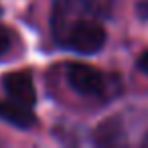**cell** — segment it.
<instances>
[{
    "instance_id": "cell-1",
    "label": "cell",
    "mask_w": 148,
    "mask_h": 148,
    "mask_svg": "<svg viewBox=\"0 0 148 148\" xmlns=\"http://www.w3.org/2000/svg\"><path fill=\"white\" fill-rule=\"evenodd\" d=\"M63 45L75 53L93 55L106 45V31L95 21H77L63 37Z\"/></svg>"
},
{
    "instance_id": "cell-2",
    "label": "cell",
    "mask_w": 148,
    "mask_h": 148,
    "mask_svg": "<svg viewBox=\"0 0 148 148\" xmlns=\"http://www.w3.org/2000/svg\"><path fill=\"white\" fill-rule=\"evenodd\" d=\"M67 83L79 95H99L106 89V77L99 69L87 63H71L67 67Z\"/></svg>"
},
{
    "instance_id": "cell-3",
    "label": "cell",
    "mask_w": 148,
    "mask_h": 148,
    "mask_svg": "<svg viewBox=\"0 0 148 148\" xmlns=\"http://www.w3.org/2000/svg\"><path fill=\"white\" fill-rule=\"evenodd\" d=\"M2 87L6 91V95L14 101L27 103V106H35L37 101V91H35V83H33V75L29 71H12L6 73L2 77Z\"/></svg>"
},
{
    "instance_id": "cell-4",
    "label": "cell",
    "mask_w": 148,
    "mask_h": 148,
    "mask_svg": "<svg viewBox=\"0 0 148 148\" xmlns=\"http://www.w3.org/2000/svg\"><path fill=\"white\" fill-rule=\"evenodd\" d=\"M0 120H4L16 128H23V130H29L37 124V118L31 112V106L14 101L10 97L8 101H0Z\"/></svg>"
},
{
    "instance_id": "cell-5",
    "label": "cell",
    "mask_w": 148,
    "mask_h": 148,
    "mask_svg": "<svg viewBox=\"0 0 148 148\" xmlns=\"http://www.w3.org/2000/svg\"><path fill=\"white\" fill-rule=\"evenodd\" d=\"M95 142L101 146H114V144H124V130L120 126V120H106L97 130H95Z\"/></svg>"
},
{
    "instance_id": "cell-6",
    "label": "cell",
    "mask_w": 148,
    "mask_h": 148,
    "mask_svg": "<svg viewBox=\"0 0 148 148\" xmlns=\"http://www.w3.org/2000/svg\"><path fill=\"white\" fill-rule=\"evenodd\" d=\"M10 43H12V33H10V29H6V27L0 25V57H2V55L10 49Z\"/></svg>"
},
{
    "instance_id": "cell-7",
    "label": "cell",
    "mask_w": 148,
    "mask_h": 148,
    "mask_svg": "<svg viewBox=\"0 0 148 148\" xmlns=\"http://www.w3.org/2000/svg\"><path fill=\"white\" fill-rule=\"evenodd\" d=\"M136 12L142 21H148V0H140L138 6H136Z\"/></svg>"
},
{
    "instance_id": "cell-8",
    "label": "cell",
    "mask_w": 148,
    "mask_h": 148,
    "mask_svg": "<svg viewBox=\"0 0 148 148\" xmlns=\"http://www.w3.org/2000/svg\"><path fill=\"white\" fill-rule=\"evenodd\" d=\"M136 65H138V69H140L142 73H146V75H148V49L138 57V63H136Z\"/></svg>"
},
{
    "instance_id": "cell-9",
    "label": "cell",
    "mask_w": 148,
    "mask_h": 148,
    "mask_svg": "<svg viewBox=\"0 0 148 148\" xmlns=\"http://www.w3.org/2000/svg\"><path fill=\"white\" fill-rule=\"evenodd\" d=\"M142 144H144V146H148V134H146V138L142 140Z\"/></svg>"
}]
</instances>
